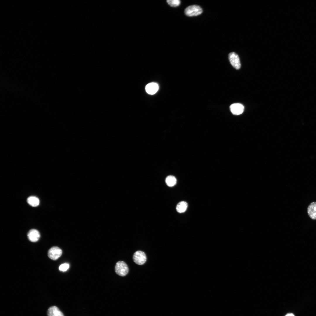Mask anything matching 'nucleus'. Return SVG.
Wrapping results in <instances>:
<instances>
[{
	"mask_svg": "<svg viewBox=\"0 0 316 316\" xmlns=\"http://www.w3.org/2000/svg\"><path fill=\"white\" fill-rule=\"evenodd\" d=\"M202 12L201 7L196 5L190 6L186 7L184 10L185 15L189 17L198 16L201 14Z\"/></svg>",
	"mask_w": 316,
	"mask_h": 316,
	"instance_id": "f257e3e1",
	"label": "nucleus"
},
{
	"mask_svg": "<svg viewBox=\"0 0 316 316\" xmlns=\"http://www.w3.org/2000/svg\"><path fill=\"white\" fill-rule=\"evenodd\" d=\"M115 271L116 274L121 276H125L128 273L129 268L126 264L123 261H119L116 264Z\"/></svg>",
	"mask_w": 316,
	"mask_h": 316,
	"instance_id": "f03ea898",
	"label": "nucleus"
},
{
	"mask_svg": "<svg viewBox=\"0 0 316 316\" xmlns=\"http://www.w3.org/2000/svg\"><path fill=\"white\" fill-rule=\"evenodd\" d=\"M133 259L136 264L142 265L146 262L147 257L144 252L141 250H138L134 253L133 256Z\"/></svg>",
	"mask_w": 316,
	"mask_h": 316,
	"instance_id": "7ed1b4c3",
	"label": "nucleus"
},
{
	"mask_svg": "<svg viewBox=\"0 0 316 316\" xmlns=\"http://www.w3.org/2000/svg\"><path fill=\"white\" fill-rule=\"evenodd\" d=\"M228 57L232 66L236 69H240L241 64L238 55L234 52H231L229 54Z\"/></svg>",
	"mask_w": 316,
	"mask_h": 316,
	"instance_id": "20e7f679",
	"label": "nucleus"
},
{
	"mask_svg": "<svg viewBox=\"0 0 316 316\" xmlns=\"http://www.w3.org/2000/svg\"><path fill=\"white\" fill-rule=\"evenodd\" d=\"M62 254V250L58 247L54 246L51 248L48 252L49 257L53 260H56L61 257Z\"/></svg>",
	"mask_w": 316,
	"mask_h": 316,
	"instance_id": "39448f33",
	"label": "nucleus"
},
{
	"mask_svg": "<svg viewBox=\"0 0 316 316\" xmlns=\"http://www.w3.org/2000/svg\"><path fill=\"white\" fill-rule=\"evenodd\" d=\"M230 109L231 112L233 114L239 115L243 112L244 107L242 104L236 103L231 104L230 107Z\"/></svg>",
	"mask_w": 316,
	"mask_h": 316,
	"instance_id": "423d86ee",
	"label": "nucleus"
},
{
	"mask_svg": "<svg viewBox=\"0 0 316 316\" xmlns=\"http://www.w3.org/2000/svg\"><path fill=\"white\" fill-rule=\"evenodd\" d=\"M28 237L30 241L33 242L37 241L40 237L39 231L35 229H31L28 233Z\"/></svg>",
	"mask_w": 316,
	"mask_h": 316,
	"instance_id": "0eeeda50",
	"label": "nucleus"
},
{
	"mask_svg": "<svg viewBox=\"0 0 316 316\" xmlns=\"http://www.w3.org/2000/svg\"><path fill=\"white\" fill-rule=\"evenodd\" d=\"M145 89L147 92L150 95H153L156 93L159 89L158 85L156 83L152 82L147 84Z\"/></svg>",
	"mask_w": 316,
	"mask_h": 316,
	"instance_id": "6e6552de",
	"label": "nucleus"
},
{
	"mask_svg": "<svg viewBox=\"0 0 316 316\" xmlns=\"http://www.w3.org/2000/svg\"><path fill=\"white\" fill-rule=\"evenodd\" d=\"M307 212L311 219H316V202H312L310 204L308 207Z\"/></svg>",
	"mask_w": 316,
	"mask_h": 316,
	"instance_id": "1a4fd4ad",
	"label": "nucleus"
},
{
	"mask_svg": "<svg viewBox=\"0 0 316 316\" xmlns=\"http://www.w3.org/2000/svg\"><path fill=\"white\" fill-rule=\"evenodd\" d=\"M48 316H64L63 313L56 306L50 307L47 311Z\"/></svg>",
	"mask_w": 316,
	"mask_h": 316,
	"instance_id": "9d476101",
	"label": "nucleus"
},
{
	"mask_svg": "<svg viewBox=\"0 0 316 316\" xmlns=\"http://www.w3.org/2000/svg\"><path fill=\"white\" fill-rule=\"evenodd\" d=\"M188 204L184 201L179 202L177 205L176 209L177 212L180 213L184 212L187 209Z\"/></svg>",
	"mask_w": 316,
	"mask_h": 316,
	"instance_id": "9b49d317",
	"label": "nucleus"
},
{
	"mask_svg": "<svg viewBox=\"0 0 316 316\" xmlns=\"http://www.w3.org/2000/svg\"><path fill=\"white\" fill-rule=\"evenodd\" d=\"M28 203L30 205L33 207L38 206L40 203L39 199L36 197L31 196L29 197L27 199Z\"/></svg>",
	"mask_w": 316,
	"mask_h": 316,
	"instance_id": "f8f14e48",
	"label": "nucleus"
},
{
	"mask_svg": "<svg viewBox=\"0 0 316 316\" xmlns=\"http://www.w3.org/2000/svg\"><path fill=\"white\" fill-rule=\"evenodd\" d=\"M177 182L176 178L173 176H169L166 177L165 179V182L166 185L169 186L171 187L175 186Z\"/></svg>",
	"mask_w": 316,
	"mask_h": 316,
	"instance_id": "ddd939ff",
	"label": "nucleus"
},
{
	"mask_svg": "<svg viewBox=\"0 0 316 316\" xmlns=\"http://www.w3.org/2000/svg\"><path fill=\"white\" fill-rule=\"evenodd\" d=\"M166 2L169 5L172 7L178 6L181 4V1L179 0H168Z\"/></svg>",
	"mask_w": 316,
	"mask_h": 316,
	"instance_id": "4468645a",
	"label": "nucleus"
},
{
	"mask_svg": "<svg viewBox=\"0 0 316 316\" xmlns=\"http://www.w3.org/2000/svg\"><path fill=\"white\" fill-rule=\"evenodd\" d=\"M69 265L68 264L64 263L61 264L59 267V269L61 271L65 272L67 271L69 268Z\"/></svg>",
	"mask_w": 316,
	"mask_h": 316,
	"instance_id": "2eb2a0df",
	"label": "nucleus"
},
{
	"mask_svg": "<svg viewBox=\"0 0 316 316\" xmlns=\"http://www.w3.org/2000/svg\"><path fill=\"white\" fill-rule=\"evenodd\" d=\"M285 316H295L292 313H288V314H287Z\"/></svg>",
	"mask_w": 316,
	"mask_h": 316,
	"instance_id": "dca6fc26",
	"label": "nucleus"
}]
</instances>
